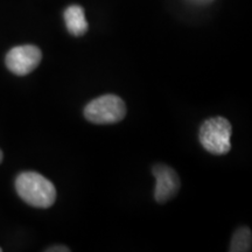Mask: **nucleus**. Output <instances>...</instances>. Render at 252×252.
<instances>
[{
  "instance_id": "4",
  "label": "nucleus",
  "mask_w": 252,
  "mask_h": 252,
  "mask_svg": "<svg viewBox=\"0 0 252 252\" xmlns=\"http://www.w3.org/2000/svg\"><path fill=\"white\" fill-rule=\"evenodd\" d=\"M42 60L40 48L33 45H24L12 48L5 59L8 70L18 76H26L35 70Z\"/></svg>"
},
{
  "instance_id": "7",
  "label": "nucleus",
  "mask_w": 252,
  "mask_h": 252,
  "mask_svg": "<svg viewBox=\"0 0 252 252\" xmlns=\"http://www.w3.org/2000/svg\"><path fill=\"white\" fill-rule=\"evenodd\" d=\"M252 235L251 230L243 226L239 228L232 236L231 244H230V251L231 252H247L251 250Z\"/></svg>"
},
{
  "instance_id": "3",
  "label": "nucleus",
  "mask_w": 252,
  "mask_h": 252,
  "mask_svg": "<svg viewBox=\"0 0 252 252\" xmlns=\"http://www.w3.org/2000/svg\"><path fill=\"white\" fill-rule=\"evenodd\" d=\"M126 116V105L116 94H104L88 104L84 109V117L88 122L97 125L116 124Z\"/></svg>"
},
{
  "instance_id": "2",
  "label": "nucleus",
  "mask_w": 252,
  "mask_h": 252,
  "mask_svg": "<svg viewBox=\"0 0 252 252\" xmlns=\"http://www.w3.org/2000/svg\"><path fill=\"white\" fill-rule=\"evenodd\" d=\"M232 127L224 117H214L203 122L198 132V139L203 149L215 156H224L231 150Z\"/></svg>"
},
{
  "instance_id": "1",
  "label": "nucleus",
  "mask_w": 252,
  "mask_h": 252,
  "mask_svg": "<svg viewBox=\"0 0 252 252\" xmlns=\"http://www.w3.org/2000/svg\"><path fill=\"white\" fill-rule=\"evenodd\" d=\"M15 189L21 200L34 208L47 209L56 200L54 185L36 172L21 173L15 180Z\"/></svg>"
},
{
  "instance_id": "8",
  "label": "nucleus",
  "mask_w": 252,
  "mask_h": 252,
  "mask_svg": "<svg viewBox=\"0 0 252 252\" xmlns=\"http://www.w3.org/2000/svg\"><path fill=\"white\" fill-rule=\"evenodd\" d=\"M70 250L67 247H53L47 249V252H69Z\"/></svg>"
},
{
  "instance_id": "9",
  "label": "nucleus",
  "mask_w": 252,
  "mask_h": 252,
  "mask_svg": "<svg viewBox=\"0 0 252 252\" xmlns=\"http://www.w3.org/2000/svg\"><path fill=\"white\" fill-rule=\"evenodd\" d=\"M190 1H193L195 4H198V5H206V4H209V2H212L213 0H190Z\"/></svg>"
},
{
  "instance_id": "5",
  "label": "nucleus",
  "mask_w": 252,
  "mask_h": 252,
  "mask_svg": "<svg viewBox=\"0 0 252 252\" xmlns=\"http://www.w3.org/2000/svg\"><path fill=\"white\" fill-rule=\"evenodd\" d=\"M154 178L157 180L154 189V198L157 202L166 203L178 194L180 189V179L174 169L166 165H156L152 169Z\"/></svg>"
},
{
  "instance_id": "6",
  "label": "nucleus",
  "mask_w": 252,
  "mask_h": 252,
  "mask_svg": "<svg viewBox=\"0 0 252 252\" xmlns=\"http://www.w3.org/2000/svg\"><path fill=\"white\" fill-rule=\"evenodd\" d=\"M63 18H64L67 30L71 35L82 36L87 33L89 26H88L86 14H84V9L82 6L70 5L65 8Z\"/></svg>"
},
{
  "instance_id": "11",
  "label": "nucleus",
  "mask_w": 252,
  "mask_h": 252,
  "mask_svg": "<svg viewBox=\"0 0 252 252\" xmlns=\"http://www.w3.org/2000/svg\"><path fill=\"white\" fill-rule=\"evenodd\" d=\"M1 251H2V249H1V248H0V252H1Z\"/></svg>"
},
{
  "instance_id": "10",
  "label": "nucleus",
  "mask_w": 252,
  "mask_h": 252,
  "mask_svg": "<svg viewBox=\"0 0 252 252\" xmlns=\"http://www.w3.org/2000/svg\"><path fill=\"white\" fill-rule=\"evenodd\" d=\"M2 159H4V154H2V152H1V150H0V163H1V161H2Z\"/></svg>"
}]
</instances>
